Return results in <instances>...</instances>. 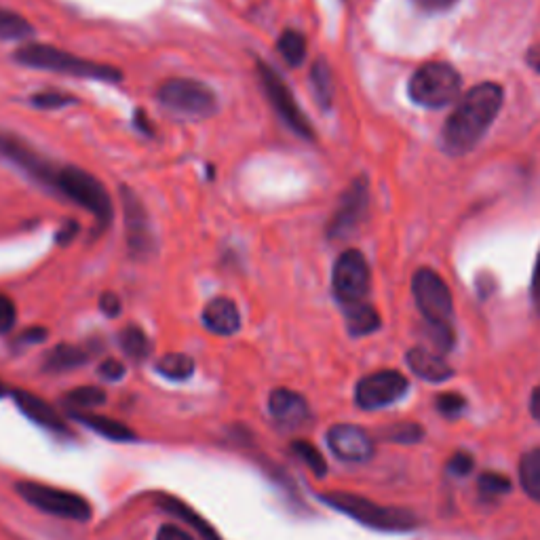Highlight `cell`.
I'll return each mask as SVG.
<instances>
[{
	"instance_id": "obj_1",
	"label": "cell",
	"mask_w": 540,
	"mask_h": 540,
	"mask_svg": "<svg viewBox=\"0 0 540 540\" xmlns=\"http://www.w3.org/2000/svg\"><path fill=\"white\" fill-rule=\"evenodd\" d=\"M0 159L24 171L28 178L55 192L57 197L83 207L98 226L95 237L110 228L114 220L112 199L106 186L93 173L74 165H55L11 133H0Z\"/></svg>"
},
{
	"instance_id": "obj_2",
	"label": "cell",
	"mask_w": 540,
	"mask_h": 540,
	"mask_svg": "<svg viewBox=\"0 0 540 540\" xmlns=\"http://www.w3.org/2000/svg\"><path fill=\"white\" fill-rule=\"evenodd\" d=\"M503 106V89L496 83H481L465 93L443 127V146L450 154H467L484 138Z\"/></svg>"
},
{
	"instance_id": "obj_3",
	"label": "cell",
	"mask_w": 540,
	"mask_h": 540,
	"mask_svg": "<svg viewBox=\"0 0 540 540\" xmlns=\"http://www.w3.org/2000/svg\"><path fill=\"white\" fill-rule=\"evenodd\" d=\"M13 62L32 70L60 72L70 74L74 79H87L98 83H123L125 79V74L119 68L87 60V57L68 53L47 43H24L13 51Z\"/></svg>"
},
{
	"instance_id": "obj_4",
	"label": "cell",
	"mask_w": 540,
	"mask_h": 540,
	"mask_svg": "<svg viewBox=\"0 0 540 540\" xmlns=\"http://www.w3.org/2000/svg\"><path fill=\"white\" fill-rule=\"evenodd\" d=\"M321 503L332 507L334 511H340L342 515L355 519L357 524L372 528L376 532H414L420 528V519L416 513L399 507H384L372 500L349 494V492H327L321 494Z\"/></svg>"
},
{
	"instance_id": "obj_5",
	"label": "cell",
	"mask_w": 540,
	"mask_h": 540,
	"mask_svg": "<svg viewBox=\"0 0 540 540\" xmlns=\"http://www.w3.org/2000/svg\"><path fill=\"white\" fill-rule=\"evenodd\" d=\"M157 100L167 110L188 119H209L220 108L216 91L207 83L186 76H173L159 85Z\"/></svg>"
},
{
	"instance_id": "obj_6",
	"label": "cell",
	"mask_w": 540,
	"mask_h": 540,
	"mask_svg": "<svg viewBox=\"0 0 540 540\" xmlns=\"http://www.w3.org/2000/svg\"><path fill=\"white\" fill-rule=\"evenodd\" d=\"M15 492L34 509L53 517L68 519V522L87 524L93 517V507L81 494L53 488L47 484H38V481H17Z\"/></svg>"
},
{
	"instance_id": "obj_7",
	"label": "cell",
	"mask_w": 540,
	"mask_h": 540,
	"mask_svg": "<svg viewBox=\"0 0 540 540\" xmlns=\"http://www.w3.org/2000/svg\"><path fill=\"white\" fill-rule=\"evenodd\" d=\"M256 70H258V81H260V87L266 95V100L270 102V106L275 108L277 117L292 129L298 138L306 140V142H313L315 140V129H313V123L308 121L306 114L302 112L300 104L296 102L292 89L287 87V83L281 79V74L262 60L256 62Z\"/></svg>"
},
{
	"instance_id": "obj_8",
	"label": "cell",
	"mask_w": 540,
	"mask_h": 540,
	"mask_svg": "<svg viewBox=\"0 0 540 540\" xmlns=\"http://www.w3.org/2000/svg\"><path fill=\"white\" fill-rule=\"evenodd\" d=\"M460 93V74L446 62L420 66L410 79V98L424 108H446Z\"/></svg>"
},
{
	"instance_id": "obj_9",
	"label": "cell",
	"mask_w": 540,
	"mask_h": 540,
	"mask_svg": "<svg viewBox=\"0 0 540 540\" xmlns=\"http://www.w3.org/2000/svg\"><path fill=\"white\" fill-rule=\"evenodd\" d=\"M121 205L125 216L127 252L135 260H148L157 252V235L142 199L129 186H121Z\"/></svg>"
},
{
	"instance_id": "obj_10",
	"label": "cell",
	"mask_w": 540,
	"mask_h": 540,
	"mask_svg": "<svg viewBox=\"0 0 540 540\" xmlns=\"http://www.w3.org/2000/svg\"><path fill=\"white\" fill-rule=\"evenodd\" d=\"M412 292L418 311L427 319L429 325H450L454 302L450 287L446 285L435 270L420 268L412 279Z\"/></svg>"
},
{
	"instance_id": "obj_11",
	"label": "cell",
	"mask_w": 540,
	"mask_h": 540,
	"mask_svg": "<svg viewBox=\"0 0 540 540\" xmlns=\"http://www.w3.org/2000/svg\"><path fill=\"white\" fill-rule=\"evenodd\" d=\"M370 266L357 249H346L332 270V292L342 306L359 304L370 292Z\"/></svg>"
},
{
	"instance_id": "obj_12",
	"label": "cell",
	"mask_w": 540,
	"mask_h": 540,
	"mask_svg": "<svg viewBox=\"0 0 540 540\" xmlns=\"http://www.w3.org/2000/svg\"><path fill=\"white\" fill-rule=\"evenodd\" d=\"M410 382L397 370H382L365 376L355 387V403L361 410H382L405 397Z\"/></svg>"
},
{
	"instance_id": "obj_13",
	"label": "cell",
	"mask_w": 540,
	"mask_h": 540,
	"mask_svg": "<svg viewBox=\"0 0 540 540\" xmlns=\"http://www.w3.org/2000/svg\"><path fill=\"white\" fill-rule=\"evenodd\" d=\"M368 209H370V184L361 176L353 180L351 186L342 192L334 216L327 222V237L330 239L351 237L357 226L363 222V218L368 216Z\"/></svg>"
},
{
	"instance_id": "obj_14",
	"label": "cell",
	"mask_w": 540,
	"mask_h": 540,
	"mask_svg": "<svg viewBox=\"0 0 540 540\" xmlns=\"http://www.w3.org/2000/svg\"><path fill=\"white\" fill-rule=\"evenodd\" d=\"M325 439L332 454L342 462H368L374 456V439L357 424H334Z\"/></svg>"
},
{
	"instance_id": "obj_15",
	"label": "cell",
	"mask_w": 540,
	"mask_h": 540,
	"mask_svg": "<svg viewBox=\"0 0 540 540\" xmlns=\"http://www.w3.org/2000/svg\"><path fill=\"white\" fill-rule=\"evenodd\" d=\"M268 412L277 420V424L287 429L302 427L311 418V408L306 399L292 389H275L268 397Z\"/></svg>"
},
{
	"instance_id": "obj_16",
	"label": "cell",
	"mask_w": 540,
	"mask_h": 540,
	"mask_svg": "<svg viewBox=\"0 0 540 540\" xmlns=\"http://www.w3.org/2000/svg\"><path fill=\"white\" fill-rule=\"evenodd\" d=\"M201 321L205 330L216 336H233L241 330V311L239 306L224 296H218L203 308Z\"/></svg>"
},
{
	"instance_id": "obj_17",
	"label": "cell",
	"mask_w": 540,
	"mask_h": 540,
	"mask_svg": "<svg viewBox=\"0 0 540 540\" xmlns=\"http://www.w3.org/2000/svg\"><path fill=\"white\" fill-rule=\"evenodd\" d=\"M15 399V405L19 408L24 416H28L38 427H43L47 431L53 433H68V424L64 422V418L55 412V408L51 403H47L45 399L36 397L28 391H13L11 393Z\"/></svg>"
},
{
	"instance_id": "obj_18",
	"label": "cell",
	"mask_w": 540,
	"mask_h": 540,
	"mask_svg": "<svg viewBox=\"0 0 540 540\" xmlns=\"http://www.w3.org/2000/svg\"><path fill=\"white\" fill-rule=\"evenodd\" d=\"M405 361H408V368L422 380L441 384L454 376V370L450 365L443 361L441 355H435L427 349H412L405 355Z\"/></svg>"
},
{
	"instance_id": "obj_19",
	"label": "cell",
	"mask_w": 540,
	"mask_h": 540,
	"mask_svg": "<svg viewBox=\"0 0 540 540\" xmlns=\"http://www.w3.org/2000/svg\"><path fill=\"white\" fill-rule=\"evenodd\" d=\"M157 503L163 511H167L173 517H178V519H182V522H186L192 530L201 536V540H222V536L216 532V528L211 526L207 519H203L195 509L182 503L180 498L171 496V494H157Z\"/></svg>"
},
{
	"instance_id": "obj_20",
	"label": "cell",
	"mask_w": 540,
	"mask_h": 540,
	"mask_svg": "<svg viewBox=\"0 0 540 540\" xmlns=\"http://www.w3.org/2000/svg\"><path fill=\"white\" fill-rule=\"evenodd\" d=\"M72 420L83 424V427L91 429L93 433H98L104 439L110 441H133L135 433L125 427L123 422L108 418V416H100V414H91V412H72Z\"/></svg>"
},
{
	"instance_id": "obj_21",
	"label": "cell",
	"mask_w": 540,
	"mask_h": 540,
	"mask_svg": "<svg viewBox=\"0 0 540 540\" xmlns=\"http://www.w3.org/2000/svg\"><path fill=\"white\" fill-rule=\"evenodd\" d=\"M344 317H346V327H349V334L355 338L370 336L380 327V315L376 313V308L365 302L344 306Z\"/></svg>"
},
{
	"instance_id": "obj_22",
	"label": "cell",
	"mask_w": 540,
	"mask_h": 540,
	"mask_svg": "<svg viewBox=\"0 0 540 540\" xmlns=\"http://www.w3.org/2000/svg\"><path fill=\"white\" fill-rule=\"evenodd\" d=\"M87 359H89V353L85 349H81V346L57 344L55 349H51L47 353L45 370L47 372H70V370H76V368H81V365H85Z\"/></svg>"
},
{
	"instance_id": "obj_23",
	"label": "cell",
	"mask_w": 540,
	"mask_h": 540,
	"mask_svg": "<svg viewBox=\"0 0 540 540\" xmlns=\"http://www.w3.org/2000/svg\"><path fill=\"white\" fill-rule=\"evenodd\" d=\"M119 346H121V351L133 361H144L152 353V342L148 334L138 325L123 327L119 334Z\"/></svg>"
},
{
	"instance_id": "obj_24",
	"label": "cell",
	"mask_w": 540,
	"mask_h": 540,
	"mask_svg": "<svg viewBox=\"0 0 540 540\" xmlns=\"http://www.w3.org/2000/svg\"><path fill=\"white\" fill-rule=\"evenodd\" d=\"M519 484L532 500L540 503V448L526 452L519 460Z\"/></svg>"
},
{
	"instance_id": "obj_25",
	"label": "cell",
	"mask_w": 540,
	"mask_h": 540,
	"mask_svg": "<svg viewBox=\"0 0 540 540\" xmlns=\"http://www.w3.org/2000/svg\"><path fill=\"white\" fill-rule=\"evenodd\" d=\"M311 85L315 91L317 104L323 110H330L332 102H334V79H332V68L327 66L323 57H319V60L311 68Z\"/></svg>"
},
{
	"instance_id": "obj_26",
	"label": "cell",
	"mask_w": 540,
	"mask_h": 540,
	"mask_svg": "<svg viewBox=\"0 0 540 540\" xmlns=\"http://www.w3.org/2000/svg\"><path fill=\"white\" fill-rule=\"evenodd\" d=\"M34 36V26L24 15L0 7V41H28Z\"/></svg>"
},
{
	"instance_id": "obj_27",
	"label": "cell",
	"mask_w": 540,
	"mask_h": 540,
	"mask_svg": "<svg viewBox=\"0 0 540 540\" xmlns=\"http://www.w3.org/2000/svg\"><path fill=\"white\" fill-rule=\"evenodd\" d=\"M157 372L173 382L188 380L195 374V359L184 353H167L157 361Z\"/></svg>"
},
{
	"instance_id": "obj_28",
	"label": "cell",
	"mask_w": 540,
	"mask_h": 540,
	"mask_svg": "<svg viewBox=\"0 0 540 540\" xmlns=\"http://www.w3.org/2000/svg\"><path fill=\"white\" fill-rule=\"evenodd\" d=\"M277 51L281 53V57L289 66H300L306 60V53H308L304 34L292 28L283 30L277 41Z\"/></svg>"
},
{
	"instance_id": "obj_29",
	"label": "cell",
	"mask_w": 540,
	"mask_h": 540,
	"mask_svg": "<svg viewBox=\"0 0 540 540\" xmlns=\"http://www.w3.org/2000/svg\"><path fill=\"white\" fill-rule=\"evenodd\" d=\"M106 391L102 389H95V387H79L70 391L66 397H64V403L68 405L70 410H76V412H83V410H93L98 408V405H104L106 403Z\"/></svg>"
},
{
	"instance_id": "obj_30",
	"label": "cell",
	"mask_w": 540,
	"mask_h": 540,
	"mask_svg": "<svg viewBox=\"0 0 540 540\" xmlns=\"http://www.w3.org/2000/svg\"><path fill=\"white\" fill-rule=\"evenodd\" d=\"M292 452L304 462V465L311 469L317 477H323L327 473V462L325 458L321 456V452L313 446V443H308V441H294L292 443Z\"/></svg>"
},
{
	"instance_id": "obj_31",
	"label": "cell",
	"mask_w": 540,
	"mask_h": 540,
	"mask_svg": "<svg viewBox=\"0 0 540 540\" xmlns=\"http://www.w3.org/2000/svg\"><path fill=\"white\" fill-rule=\"evenodd\" d=\"M30 104L38 110H62L66 106L79 104V100L64 91H38L30 98Z\"/></svg>"
},
{
	"instance_id": "obj_32",
	"label": "cell",
	"mask_w": 540,
	"mask_h": 540,
	"mask_svg": "<svg viewBox=\"0 0 540 540\" xmlns=\"http://www.w3.org/2000/svg\"><path fill=\"white\" fill-rule=\"evenodd\" d=\"M477 486L481 494L494 498V496H503L511 490V479L500 473H484L477 479Z\"/></svg>"
},
{
	"instance_id": "obj_33",
	"label": "cell",
	"mask_w": 540,
	"mask_h": 540,
	"mask_svg": "<svg viewBox=\"0 0 540 540\" xmlns=\"http://www.w3.org/2000/svg\"><path fill=\"white\" fill-rule=\"evenodd\" d=\"M422 435L424 431L416 422H399L395 424V427L384 431L387 441H395V443H416L422 439Z\"/></svg>"
},
{
	"instance_id": "obj_34",
	"label": "cell",
	"mask_w": 540,
	"mask_h": 540,
	"mask_svg": "<svg viewBox=\"0 0 540 540\" xmlns=\"http://www.w3.org/2000/svg\"><path fill=\"white\" fill-rule=\"evenodd\" d=\"M437 412H441L446 418H458L467 410V399L458 393H443L435 399Z\"/></svg>"
},
{
	"instance_id": "obj_35",
	"label": "cell",
	"mask_w": 540,
	"mask_h": 540,
	"mask_svg": "<svg viewBox=\"0 0 540 540\" xmlns=\"http://www.w3.org/2000/svg\"><path fill=\"white\" fill-rule=\"evenodd\" d=\"M15 321H17L15 302L9 296L0 294V336L9 334L15 327Z\"/></svg>"
},
{
	"instance_id": "obj_36",
	"label": "cell",
	"mask_w": 540,
	"mask_h": 540,
	"mask_svg": "<svg viewBox=\"0 0 540 540\" xmlns=\"http://www.w3.org/2000/svg\"><path fill=\"white\" fill-rule=\"evenodd\" d=\"M473 467H475L473 456H469V454H465V452L454 454V456L450 458V462H448V471H450L452 475H458V477L469 475V473L473 471Z\"/></svg>"
},
{
	"instance_id": "obj_37",
	"label": "cell",
	"mask_w": 540,
	"mask_h": 540,
	"mask_svg": "<svg viewBox=\"0 0 540 540\" xmlns=\"http://www.w3.org/2000/svg\"><path fill=\"white\" fill-rule=\"evenodd\" d=\"M100 376L108 382H119L125 378L127 370H125V365L119 361V359H106L100 368H98Z\"/></svg>"
},
{
	"instance_id": "obj_38",
	"label": "cell",
	"mask_w": 540,
	"mask_h": 540,
	"mask_svg": "<svg viewBox=\"0 0 540 540\" xmlns=\"http://www.w3.org/2000/svg\"><path fill=\"white\" fill-rule=\"evenodd\" d=\"M100 311H102L106 317H119L121 311H123L121 298H119L117 294H112V292L102 294V298H100Z\"/></svg>"
},
{
	"instance_id": "obj_39",
	"label": "cell",
	"mask_w": 540,
	"mask_h": 540,
	"mask_svg": "<svg viewBox=\"0 0 540 540\" xmlns=\"http://www.w3.org/2000/svg\"><path fill=\"white\" fill-rule=\"evenodd\" d=\"M412 3L424 13H439L452 9L458 0H412Z\"/></svg>"
},
{
	"instance_id": "obj_40",
	"label": "cell",
	"mask_w": 540,
	"mask_h": 540,
	"mask_svg": "<svg viewBox=\"0 0 540 540\" xmlns=\"http://www.w3.org/2000/svg\"><path fill=\"white\" fill-rule=\"evenodd\" d=\"M79 222H74V220H66L64 222V226L60 228V230H57V235H55V243L57 245H70L74 239H76V235H79Z\"/></svg>"
},
{
	"instance_id": "obj_41",
	"label": "cell",
	"mask_w": 540,
	"mask_h": 540,
	"mask_svg": "<svg viewBox=\"0 0 540 540\" xmlns=\"http://www.w3.org/2000/svg\"><path fill=\"white\" fill-rule=\"evenodd\" d=\"M157 540H197L195 536H190L186 530H182L180 526L173 524H165L161 526V530L157 532Z\"/></svg>"
},
{
	"instance_id": "obj_42",
	"label": "cell",
	"mask_w": 540,
	"mask_h": 540,
	"mask_svg": "<svg viewBox=\"0 0 540 540\" xmlns=\"http://www.w3.org/2000/svg\"><path fill=\"white\" fill-rule=\"evenodd\" d=\"M133 125H135V129H138L140 133H144L146 138H152V135H154V125H152V121L148 117V112L144 108L135 110V114H133Z\"/></svg>"
},
{
	"instance_id": "obj_43",
	"label": "cell",
	"mask_w": 540,
	"mask_h": 540,
	"mask_svg": "<svg viewBox=\"0 0 540 540\" xmlns=\"http://www.w3.org/2000/svg\"><path fill=\"white\" fill-rule=\"evenodd\" d=\"M532 300H534L536 311L540 313V254L536 258V266H534V273H532Z\"/></svg>"
},
{
	"instance_id": "obj_44",
	"label": "cell",
	"mask_w": 540,
	"mask_h": 540,
	"mask_svg": "<svg viewBox=\"0 0 540 540\" xmlns=\"http://www.w3.org/2000/svg\"><path fill=\"white\" fill-rule=\"evenodd\" d=\"M49 332L45 330V327H30V330H26V334L22 336V342H28V344H38L47 340Z\"/></svg>"
},
{
	"instance_id": "obj_45",
	"label": "cell",
	"mask_w": 540,
	"mask_h": 540,
	"mask_svg": "<svg viewBox=\"0 0 540 540\" xmlns=\"http://www.w3.org/2000/svg\"><path fill=\"white\" fill-rule=\"evenodd\" d=\"M530 412H532L534 420L540 422V384L532 391V397H530Z\"/></svg>"
},
{
	"instance_id": "obj_46",
	"label": "cell",
	"mask_w": 540,
	"mask_h": 540,
	"mask_svg": "<svg viewBox=\"0 0 540 540\" xmlns=\"http://www.w3.org/2000/svg\"><path fill=\"white\" fill-rule=\"evenodd\" d=\"M9 395V389L5 387V384L3 382H0V399H3V397H7Z\"/></svg>"
},
{
	"instance_id": "obj_47",
	"label": "cell",
	"mask_w": 540,
	"mask_h": 540,
	"mask_svg": "<svg viewBox=\"0 0 540 540\" xmlns=\"http://www.w3.org/2000/svg\"><path fill=\"white\" fill-rule=\"evenodd\" d=\"M536 68H538V72H540V57H538V62H536Z\"/></svg>"
}]
</instances>
